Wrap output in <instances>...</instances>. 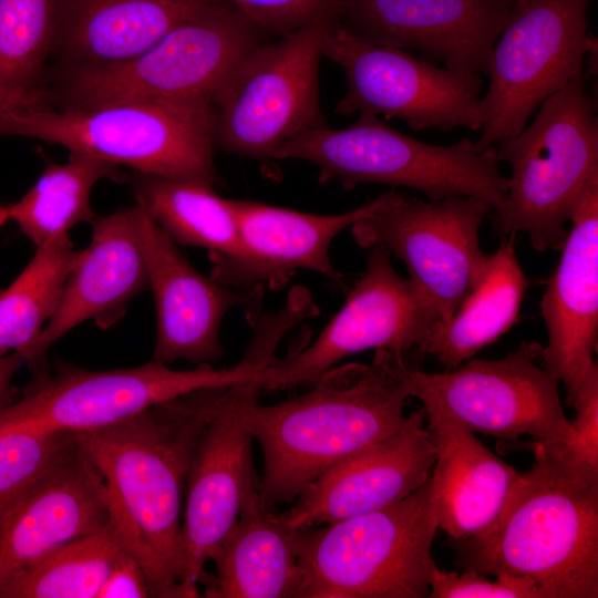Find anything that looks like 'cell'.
<instances>
[{
	"mask_svg": "<svg viewBox=\"0 0 598 598\" xmlns=\"http://www.w3.org/2000/svg\"><path fill=\"white\" fill-rule=\"evenodd\" d=\"M533 448L493 522L450 546L463 570L529 578L546 598H597L598 480Z\"/></svg>",
	"mask_w": 598,
	"mask_h": 598,
	"instance_id": "3957f363",
	"label": "cell"
},
{
	"mask_svg": "<svg viewBox=\"0 0 598 598\" xmlns=\"http://www.w3.org/2000/svg\"><path fill=\"white\" fill-rule=\"evenodd\" d=\"M543 348L522 341L499 359L471 358L444 372L413 369L401 353L394 360L411 396L436 403L471 431L563 446L574 427L563 411L559 380L538 364Z\"/></svg>",
	"mask_w": 598,
	"mask_h": 598,
	"instance_id": "7c38bea8",
	"label": "cell"
},
{
	"mask_svg": "<svg viewBox=\"0 0 598 598\" xmlns=\"http://www.w3.org/2000/svg\"><path fill=\"white\" fill-rule=\"evenodd\" d=\"M91 225V240L76 251L52 317L23 357L29 369L47 361L49 349L81 323L115 326L128 302L148 290L133 207L96 216Z\"/></svg>",
	"mask_w": 598,
	"mask_h": 598,
	"instance_id": "603a6c76",
	"label": "cell"
},
{
	"mask_svg": "<svg viewBox=\"0 0 598 598\" xmlns=\"http://www.w3.org/2000/svg\"><path fill=\"white\" fill-rule=\"evenodd\" d=\"M492 213L487 202L473 196L423 200L396 193L391 204L350 228L360 247L383 246L401 259L439 321H446L484 275L480 229Z\"/></svg>",
	"mask_w": 598,
	"mask_h": 598,
	"instance_id": "4fadbf2b",
	"label": "cell"
},
{
	"mask_svg": "<svg viewBox=\"0 0 598 598\" xmlns=\"http://www.w3.org/2000/svg\"><path fill=\"white\" fill-rule=\"evenodd\" d=\"M61 0H0V86L41 93L55 43Z\"/></svg>",
	"mask_w": 598,
	"mask_h": 598,
	"instance_id": "1f68e13d",
	"label": "cell"
},
{
	"mask_svg": "<svg viewBox=\"0 0 598 598\" xmlns=\"http://www.w3.org/2000/svg\"><path fill=\"white\" fill-rule=\"evenodd\" d=\"M133 187L154 220L177 244L205 248L209 258L233 256L238 226L231 199L213 185L135 173Z\"/></svg>",
	"mask_w": 598,
	"mask_h": 598,
	"instance_id": "f1b7e54d",
	"label": "cell"
},
{
	"mask_svg": "<svg viewBox=\"0 0 598 598\" xmlns=\"http://www.w3.org/2000/svg\"><path fill=\"white\" fill-rule=\"evenodd\" d=\"M223 388L196 390L116 424L76 433L103 480L111 522L142 566L152 597L184 598L186 475Z\"/></svg>",
	"mask_w": 598,
	"mask_h": 598,
	"instance_id": "6da1fadb",
	"label": "cell"
},
{
	"mask_svg": "<svg viewBox=\"0 0 598 598\" xmlns=\"http://www.w3.org/2000/svg\"><path fill=\"white\" fill-rule=\"evenodd\" d=\"M574 435L563 445L537 441L556 461L574 472L598 478V365L586 377L577 396Z\"/></svg>",
	"mask_w": 598,
	"mask_h": 598,
	"instance_id": "836d02e7",
	"label": "cell"
},
{
	"mask_svg": "<svg viewBox=\"0 0 598 598\" xmlns=\"http://www.w3.org/2000/svg\"><path fill=\"white\" fill-rule=\"evenodd\" d=\"M431 480L384 508L297 527L302 598H426L437 566Z\"/></svg>",
	"mask_w": 598,
	"mask_h": 598,
	"instance_id": "ba28073f",
	"label": "cell"
},
{
	"mask_svg": "<svg viewBox=\"0 0 598 598\" xmlns=\"http://www.w3.org/2000/svg\"><path fill=\"white\" fill-rule=\"evenodd\" d=\"M212 0H61L53 52L62 71L141 54Z\"/></svg>",
	"mask_w": 598,
	"mask_h": 598,
	"instance_id": "d4e9b609",
	"label": "cell"
},
{
	"mask_svg": "<svg viewBox=\"0 0 598 598\" xmlns=\"http://www.w3.org/2000/svg\"><path fill=\"white\" fill-rule=\"evenodd\" d=\"M31 372L30 381L4 409L10 425L31 424L76 434L116 424L196 390L256 379L260 368L244 358L227 369L197 365L192 370H174L155 360L111 370H90L70 362H55L50 368L45 361Z\"/></svg>",
	"mask_w": 598,
	"mask_h": 598,
	"instance_id": "8fae6325",
	"label": "cell"
},
{
	"mask_svg": "<svg viewBox=\"0 0 598 598\" xmlns=\"http://www.w3.org/2000/svg\"><path fill=\"white\" fill-rule=\"evenodd\" d=\"M70 235L35 248L19 276L0 291V357L22 358L52 317L76 255Z\"/></svg>",
	"mask_w": 598,
	"mask_h": 598,
	"instance_id": "4dcf8cb0",
	"label": "cell"
},
{
	"mask_svg": "<svg viewBox=\"0 0 598 598\" xmlns=\"http://www.w3.org/2000/svg\"><path fill=\"white\" fill-rule=\"evenodd\" d=\"M439 319L421 289L396 272L389 250L373 246L341 309L313 342L277 357L262 371V390L311 384L343 359L365 350L401 354L419 350Z\"/></svg>",
	"mask_w": 598,
	"mask_h": 598,
	"instance_id": "9a60e30c",
	"label": "cell"
},
{
	"mask_svg": "<svg viewBox=\"0 0 598 598\" xmlns=\"http://www.w3.org/2000/svg\"><path fill=\"white\" fill-rule=\"evenodd\" d=\"M390 189L367 204L332 215L302 213L254 200L231 199L238 226V248L210 259V277L238 290H281L297 270L318 272L343 287L344 278L329 256L332 240L346 228L393 202Z\"/></svg>",
	"mask_w": 598,
	"mask_h": 598,
	"instance_id": "ac0fdd59",
	"label": "cell"
},
{
	"mask_svg": "<svg viewBox=\"0 0 598 598\" xmlns=\"http://www.w3.org/2000/svg\"><path fill=\"white\" fill-rule=\"evenodd\" d=\"M128 554L110 520L49 554L10 581L0 598H97L113 568Z\"/></svg>",
	"mask_w": 598,
	"mask_h": 598,
	"instance_id": "f546056e",
	"label": "cell"
},
{
	"mask_svg": "<svg viewBox=\"0 0 598 598\" xmlns=\"http://www.w3.org/2000/svg\"><path fill=\"white\" fill-rule=\"evenodd\" d=\"M152 597L146 575L132 554L124 557L111 571L97 598Z\"/></svg>",
	"mask_w": 598,
	"mask_h": 598,
	"instance_id": "8d00e7d4",
	"label": "cell"
},
{
	"mask_svg": "<svg viewBox=\"0 0 598 598\" xmlns=\"http://www.w3.org/2000/svg\"><path fill=\"white\" fill-rule=\"evenodd\" d=\"M590 1L516 0L488 55L477 152L517 135L543 101L586 70L597 49L587 32Z\"/></svg>",
	"mask_w": 598,
	"mask_h": 598,
	"instance_id": "30bf717a",
	"label": "cell"
},
{
	"mask_svg": "<svg viewBox=\"0 0 598 598\" xmlns=\"http://www.w3.org/2000/svg\"><path fill=\"white\" fill-rule=\"evenodd\" d=\"M215 107L205 101H133L86 109H0V137L65 147L135 173L214 185Z\"/></svg>",
	"mask_w": 598,
	"mask_h": 598,
	"instance_id": "277c9868",
	"label": "cell"
},
{
	"mask_svg": "<svg viewBox=\"0 0 598 598\" xmlns=\"http://www.w3.org/2000/svg\"><path fill=\"white\" fill-rule=\"evenodd\" d=\"M516 0H348L341 27L372 44L417 50L463 73H486Z\"/></svg>",
	"mask_w": 598,
	"mask_h": 598,
	"instance_id": "d6986e66",
	"label": "cell"
},
{
	"mask_svg": "<svg viewBox=\"0 0 598 598\" xmlns=\"http://www.w3.org/2000/svg\"><path fill=\"white\" fill-rule=\"evenodd\" d=\"M267 34L235 6L212 0L141 54L114 65L62 71L45 103L86 109L133 101L213 100Z\"/></svg>",
	"mask_w": 598,
	"mask_h": 598,
	"instance_id": "52a82bcc",
	"label": "cell"
},
{
	"mask_svg": "<svg viewBox=\"0 0 598 598\" xmlns=\"http://www.w3.org/2000/svg\"><path fill=\"white\" fill-rule=\"evenodd\" d=\"M430 598H546L543 590L529 578L508 575L486 576L463 570L446 571L439 567L434 571Z\"/></svg>",
	"mask_w": 598,
	"mask_h": 598,
	"instance_id": "d590c367",
	"label": "cell"
},
{
	"mask_svg": "<svg viewBox=\"0 0 598 598\" xmlns=\"http://www.w3.org/2000/svg\"><path fill=\"white\" fill-rule=\"evenodd\" d=\"M10 220L8 206L0 205V228Z\"/></svg>",
	"mask_w": 598,
	"mask_h": 598,
	"instance_id": "ab89813d",
	"label": "cell"
},
{
	"mask_svg": "<svg viewBox=\"0 0 598 598\" xmlns=\"http://www.w3.org/2000/svg\"><path fill=\"white\" fill-rule=\"evenodd\" d=\"M342 16L322 13L296 31L260 44L216 93L215 145L267 164L291 137L328 126L319 95V68Z\"/></svg>",
	"mask_w": 598,
	"mask_h": 598,
	"instance_id": "9c48e42d",
	"label": "cell"
},
{
	"mask_svg": "<svg viewBox=\"0 0 598 598\" xmlns=\"http://www.w3.org/2000/svg\"><path fill=\"white\" fill-rule=\"evenodd\" d=\"M105 178L122 182L124 175L116 165L70 153L68 162L48 164L30 189L8 206L10 220L35 248L48 245L95 219L91 195Z\"/></svg>",
	"mask_w": 598,
	"mask_h": 598,
	"instance_id": "83f0119b",
	"label": "cell"
},
{
	"mask_svg": "<svg viewBox=\"0 0 598 598\" xmlns=\"http://www.w3.org/2000/svg\"><path fill=\"white\" fill-rule=\"evenodd\" d=\"M45 106L43 92L20 93L0 86V109L32 110Z\"/></svg>",
	"mask_w": 598,
	"mask_h": 598,
	"instance_id": "f35d334b",
	"label": "cell"
},
{
	"mask_svg": "<svg viewBox=\"0 0 598 598\" xmlns=\"http://www.w3.org/2000/svg\"><path fill=\"white\" fill-rule=\"evenodd\" d=\"M560 258L540 299L547 331L542 361L563 382L574 408L580 388L597 364L598 337V177L578 202Z\"/></svg>",
	"mask_w": 598,
	"mask_h": 598,
	"instance_id": "7402d4cb",
	"label": "cell"
},
{
	"mask_svg": "<svg viewBox=\"0 0 598 598\" xmlns=\"http://www.w3.org/2000/svg\"><path fill=\"white\" fill-rule=\"evenodd\" d=\"M23 358L18 352L0 357V411L10 405L19 395L13 379L22 365Z\"/></svg>",
	"mask_w": 598,
	"mask_h": 598,
	"instance_id": "74e56055",
	"label": "cell"
},
{
	"mask_svg": "<svg viewBox=\"0 0 598 598\" xmlns=\"http://www.w3.org/2000/svg\"><path fill=\"white\" fill-rule=\"evenodd\" d=\"M133 209L156 310L153 360L213 365L224 355L225 316L243 308L250 323L261 312L264 288L238 290L204 276L141 203Z\"/></svg>",
	"mask_w": 598,
	"mask_h": 598,
	"instance_id": "e0dca14e",
	"label": "cell"
},
{
	"mask_svg": "<svg viewBox=\"0 0 598 598\" xmlns=\"http://www.w3.org/2000/svg\"><path fill=\"white\" fill-rule=\"evenodd\" d=\"M421 402L435 454L430 480L437 527L450 540L466 539L493 522L519 472L440 405Z\"/></svg>",
	"mask_w": 598,
	"mask_h": 598,
	"instance_id": "cb8c5ba5",
	"label": "cell"
},
{
	"mask_svg": "<svg viewBox=\"0 0 598 598\" xmlns=\"http://www.w3.org/2000/svg\"><path fill=\"white\" fill-rule=\"evenodd\" d=\"M110 520L103 480L78 442L0 513V591L62 545Z\"/></svg>",
	"mask_w": 598,
	"mask_h": 598,
	"instance_id": "ffe728a7",
	"label": "cell"
},
{
	"mask_svg": "<svg viewBox=\"0 0 598 598\" xmlns=\"http://www.w3.org/2000/svg\"><path fill=\"white\" fill-rule=\"evenodd\" d=\"M586 70L539 105L533 123L494 146L511 167L495 217L502 235L524 233L537 251L564 241L576 203L598 177V117Z\"/></svg>",
	"mask_w": 598,
	"mask_h": 598,
	"instance_id": "8992f818",
	"label": "cell"
},
{
	"mask_svg": "<svg viewBox=\"0 0 598 598\" xmlns=\"http://www.w3.org/2000/svg\"><path fill=\"white\" fill-rule=\"evenodd\" d=\"M395 353L380 349L370 363L336 365L283 402H249L246 423L262 453L258 493L266 507L291 504L329 470L403 425L411 395Z\"/></svg>",
	"mask_w": 598,
	"mask_h": 598,
	"instance_id": "7a4b0ae2",
	"label": "cell"
},
{
	"mask_svg": "<svg viewBox=\"0 0 598 598\" xmlns=\"http://www.w3.org/2000/svg\"><path fill=\"white\" fill-rule=\"evenodd\" d=\"M323 55L346 76V92L336 105L340 115L399 118L417 132L482 127L480 73L440 68L405 50L369 43L341 24L330 33Z\"/></svg>",
	"mask_w": 598,
	"mask_h": 598,
	"instance_id": "5bb4252c",
	"label": "cell"
},
{
	"mask_svg": "<svg viewBox=\"0 0 598 598\" xmlns=\"http://www.w3.org/2000/svg\"><path fill=\"white\" fill-rule=\"evenodd\" d=\"M78 444L75 433L18 424L0 432V513Z\"/></svg>",
	"mask_w": 598,
	"mask_h": 598,
	"instance_id": "d6a6232c",
	"label": "cell"
},
{
	"mask_svg": "<svg viewBox=\"0 0 598 598\" xmlns=\"http://www.w3.org/2000/svg\"><path fill=\"white\" fill-rule=\"evenodd\" d=\"M267 34L287 35L327 12L341 16L348 0H225Z\"/></svg>",
	"mask_w": 598,
	"mask_h": 598,
	"instance_id": "e575fe53",
	"label": "cell"
},
{
	"mask_svg": "<svg viewBox=\"0 0 598 598\" xmlns=\"http://www.w3.org/2000/svg\"><path fill=\"white\" fill-rule=\"evenodd\" d=\"M514 236L503 237L487 255L484 275L446 321H436L420 352L454 369L497 341L517 321L528 285L519 265Z\"/></svg>",
	"mask_w": 598,
	"mask_h": 598,
	"instance_id": "4316f807",
	"label": "cell"
},
{
	"mask_svg": "<svg viewBox=\"0 0 598 598\" xmlns=\"http://www.w3.org/2000/svg\"><path fill=\"white\" fill-rule=\"evenodd\" d=\"M261 390L260 379L223 388L190 457L182 519L184 598L200 596L198 584L209 577L205 564L212 549L237 520L246 497L259 492L246 411Z\"/></svg>",
	"mask_w": 598,
	"mask_h": 598,
	"instance_id": "2e32d148",
	"label": "cell"
},
{
	"mask_svg": "<svg viewBox=\"0 0 598 598\" xmlns=\"http://www.w3.org/2000/svg\"><path fill=\"white\" fill-rule=\"evenodd\" d=\"M274 159L309 162L319 168L320 183L337 182L347 190L382 184L413 188L429 199L477 197L492 206L494 217L503 212L507 194L495 146L477 152L468 137L451 145L424 143L371 113H360L347 127L302 132L282 143Z\"/></svg>",
	"mask_w": 598,
	"mask_h": 598,
	"instance_id": "5b68a950",
	"label": "cell"
},
{
	"mask_svg": "<svg viewBox=\"0 0 598 598\" xmlns=\"http://www.w3.org/2000/svg\"><path fill=\"white\" fill-rule=\"evenodd\" d=\"M434 462L422 408L410 413L393 435L321 475L285 514L297 528L330 525L384 508L424 485Z\"/></svg>",
	"mask_w": 598,
	"mask_h": 598,
	"instance_id": "44dd1931",
	"label": "cell"
},
{
	"mask_svg": "<svg viewBox=\"0 0 598 598\" xmlns=\"http://www.w3.org/2000/svg\"><path fill=\"white\" fill-rule=\"evenodd\" d=\"M208 560L216 574L205 581V597L302 598L297 528L283 513L266 507L259 493L246 497L239 516Z\"/></svg>",
	"mask_w": 598,
	"mask_h": 598,
	"instance_id": "484cf974",
	"label": "cell"
}]
</instances>
